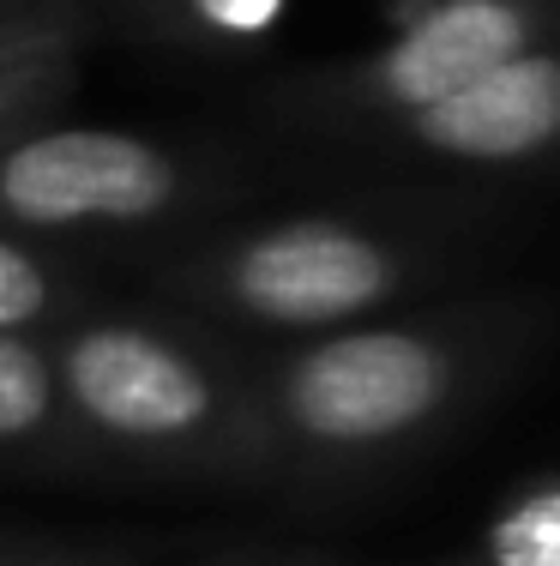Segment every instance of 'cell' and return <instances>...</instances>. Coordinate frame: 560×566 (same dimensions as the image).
<instances>
[{
	"mask_svg": "<svg viewBox=\"0 0 560 566\" xmlns=\"http://www.w3.org/2000/svg\"><path fill=\"white\" fill-rule=\"evenodd\" d=\"M181 199L163 145L121 127H36L0 145V223L19 229H127Z\"/></svg>",
	"mask_w": 560,
	"mask_h": 566,
	"instance_id": "4",
	"label": "cell"
},
{
	"mask_svg": "<svg viewBox=\"0 0 560 566\" xmlns=\"http://www.w3.org/2000/svg\"><path fill=\"white\" fill-rule=\"evenodd\" d=\"M61 398L115 447L181 452L223 428V380L187 344L133 319H91L61 344Z\"/></svg>",
	"mask_w": 560,
	"mask_h": 566,
	"instance_id": "3",
	"label": "cell"
},
{
	"mask_svg": "<svg viewBox=\"0 0 560 566\" xmlns=\"http://www.w3.org/2000/svg\"><path fill=\"white\" fill-rule=\"evenodd\" d=\"M464 356L422 326H356L308 344L277 374V416L302 447L380 452L452 403Z\"/></svg>",
	"mask_w": 560,
	"mask_h": 566,
	"instance_id": "1",
	"label": "cell"
},
{
	"mask_svg": "<svg viewBox=\"0 0 560 566\" xmlns=\"http://www.w3.org/2000/svg\"><path fill=\"white\" fill-rule=\"evenodd\" d=\"M404 133L452 164H525L560 145V55L525 49L464 91L404 115Z\"/></svg>",
	"mask_w": 560,
	"mask_h": 566,
	"instance_id": "6",
	"label": "cell"
},
{
	"mask_svg": "<svg viewBox=\"0 0 560 566\" xmlns=\"http://www.w3.org/2000/svg\"><path fill=\"white\" fill-rule=\"evenodd\" d=\"M537 24L542 12L530 0H434L356 73V103L404 120L537 49Z\"/></svg>",
	"mask_w": 560,
	"mask_h": 566,
	"instance_id": "5",
	"label": "cell"
},
{
	"mask_svg": "<svg viewBox=\"0 0 560 566\" xmlns=\"http://www.w3.org/2000/svg\"><path fill=\"white\" fill-rule=\"evenodd\" d=\"M0 566H66V560H0Z\"/></svg>",
	"mask_w": 560,
	"mask_h": 566,
	"instance_id": "12",
	"label": "cell"
},
{
	"mask_svg": "<svg viewBox=\"0 0 560 566\" xmlns=\"http://www.w3.org/2000/svg\"><path fill=\"white\" fill-rule=\"evenodd\" d=\"M289 0H187V12L199 19L205 36H223V43H253L265 36L277 19H284Z\"/></svg>",
	"mask_w": 560,
	"mask_h": 566,
	"instance_id": "11",
	"label": "cell"
},
{
	"mask_svg": "<svg viewBox=\"0 0 560 566\" xmlns=\"http://www.w3.org/2000/svg\"><path fill=\"white\" fill-rule=\"evenodd\" d=\"M55 307V272L24 241L0 235V332H31Z\"/></svg>",
	"mask_w": 560,
	"mask_h": 566,
	"instance_id": "10",
	"label": "cell"
},
{
	"mask_svg": "<svg viewBox=\"0 0 560 566\" xmlns=\"http://www.w3.org/2000/svg\"><path fill=\"white\" fill-rule=\"evenodd\" d=\"M404 277L410 260L373 229L296 218L223 248L218 265H211V295L253 326L326 332L392 302L404 290Z\"/></svg>",
	"mask_w": 560,
	"mask_h": 566,
	"instance_id": "2",
	"label": "cell"
},
{
	"mask_svg": "<svg viewBox=\"0 0 560 566\" xmlns=\"http://www.w3.org/2000/svg\"><path fill=\"white\" fill-rule=\"evenodd\" d=\"M66 61H73V31L49 7H0V139L12 120H31L43 103L61 97Z\"/></svg>",
	"mask_w": 560,
	"mask_h": 566,
	"instance_id": "7",
	"label": "cell"
},
{
	"mask_svg": "<svg viewBox=\"0 0 560 566\" xmlns=\"http://www.w3.org/2000/svg\"><path fill=\"white\" fill-rule=\"evenodd\" d=\"M55 410H61L55 361L24 332H0V452L43 440L55 428Z\"/></svg>",
	"mask_w": 560,
	"mask_h": 566,
	"instance_id": "8",
	"label": "cell"
},
{
	"mask_svg": "<svg viewBox=\"0 0 560 566\" xmlns=\"http://www.w3.org/2000/svg\"><path fill=\"white\" fill-rule=\"evenodd\" d=\"M488 566H560V482L525 489L488 524Z\"/></svg>",
	"mask_w": 560,
	"mask_h": 566,
	"instance_id": "9",
	"label": "cell"
}]
</instances>
